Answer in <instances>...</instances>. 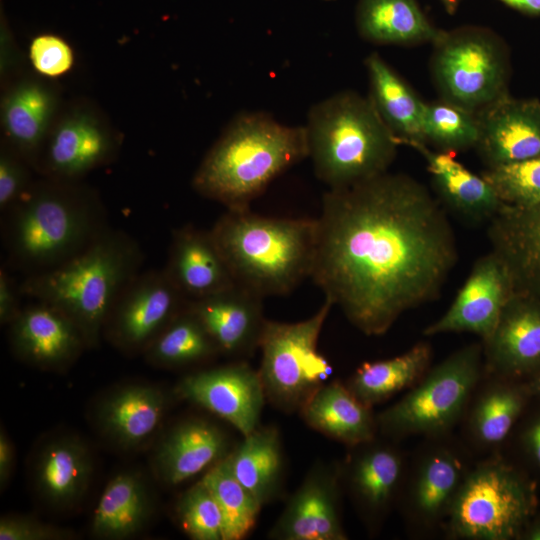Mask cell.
I'll return each instance as SVG.
<instances>
[{
  "instance_id": "cell-1",
  "label": "cell",
  "mask_w": 540,
  "mask_h": 540,
  "mask_svg": "<svg viewBox=\"0 0 540 540\" xmlns=\"http://www.w3.org/2000/svg\"><path fill=\"white\" fill-rule=\"evenodd\" d=\"M317 219L311 277L367 336L433 301L458 258L444 208L416 179L386 172L328 189Z\"/></svg>"
},
{
  "instance_id": "cell-2",
  "label": "cell",
  "mask_w": 540,
  "mask_h": 540,
  "mask_svg": "<svg viewBox=\"0 0 540 540\" xmlns=\"http://www.w3.org/2000/svg\"><path fill=\"white\" fill-rule=\"evenodd\" d=\"M1 214L6 265L25 276L64 263L109 227L99 193L82 180L40 176Z\"/></svg>"
},
{
  "instance_id": "cell-3",
  "label": "cell",
  "mask_w": 540,
  "mask_h": 540,
  "mask_svg": "<svg viewBox=\"0 0 540 540\" xmlns=\"http://www.w3.org/2000/svg\"><path fill=\"white\" fill-rule=\"evenodd\" d=\"M308 158L305 127L260 112L236 116L204 156L193 189L227 210H245L287 169Z\"/></svg>"
},
{
  "instance_id": "cell-4",
  "label": "cell",
  "mask_w": 540,
  "mask_h": 540,
  "mask_svg": "<svg viewBox=\"0 0 540 540\" xmlns=\"http://www.w3.org/2000/svg\"><path fill=\"white\" fill-rule=\"evenodd\" d=\"M143 251L122 230L108 227L64 263L20 282L23 296L66 313L88 348L99 343L107 317L120 293L141 272Z\"/></svg>"
},
{
  "instance_id": "cell-5",
  "label": "cell",
  "mask_w": 540,
  "mask_h": 540,
  "mask_svg": "<svg viewBox=\"0 0 540 540\" xmlns=\"http://www.w3.org/2000/svg\"><path fill=\"white\" fill-rule=\"evenodd\" d=\"M235 283L258 296H282L311 277L317 219L227 210L210 230Z\"/></svg>"
},
{
  "instance_id": "cell-6",
  "label": "cell",
  "mask_w": 540,
  "mask_h": 540,
  "mask_svg": "<svg viewBox=\"0 0 540 540\" xmlns=\"http://www.w3.org/2000/svg\"><path fill=\"white\" fill-rule=\"evenodd\" d=\"M308 158L328 189L388 172L399 145L369 97L341 91L314 104L304 125Z\"/></svg>"
},
{
  "instance_id": "cell-7",
  "label": "cell",
  "mask_w": 540,
  "mask_h": 540,
  "mask_svg": "<svg viewBox=\"0 0 540 540\" xmlns=\"http://www.w3.org/2000/svg\"><path fill=\"white\" fill-rule=\"evenodd\" d=\"M536 509L535 483L501 452L495 453L472 464L443 535L452 540L519 539Z\"/></svg>"
},
{
  "instance_id": "cell-8",
  "label": "cell",
  "mask_w": 540,
  "mask_h": 540,
  "mask_svg": "<svg viewBox=\"0 0 540 540\" xmlns=\"http://www.w3.org/2000/svg\"><path fill=\"white\" fill-rule=\"evenodd\" d=\"M483 344L452 352L428 371L395 403L376 414L380 436L400 441L451 434L465 414L481 380Z\"/></svg>"
},
{
  "instance_id": "cell-9",
  "label": "cell",
  "mask_w": 540,
  "mask_h": 540,
  "mask_svg": "<svg viewBox=\"0 0 540 540\" xmlns=\"http://www.w3.org/2000/svg\"><path fill=\"white\" fill-rule=\"evenodd\" d=\"M333 306L325 297L316 313L305 320L284 323L266 319L259 342L258 373L266 401L276 409L299 412L331 375L330 363L318 351V339Z\"/></svg>"
},
{
  "instance_id": "cell-10",
  "label": "cell",
  "mask_w": 540,
  "mask_h": 540,
  "mask_svg": "<svg viewBox=\"0 0 540 540\" xmlns=\"http://www.w3.org/2000/svg\"><path fill=\"white\" fill-rule=\"evenodd\" d=\"M474 455L452 433L427 437L408 455L396 508L414 538L443 534Z\"/></svg>"
},
{
  "instance_id": "cell-11",
  "label": "cell",
  "mask_w": 540,
  "mask_h": 540,
  "mask_svg": "<svg viewBox=\"0 0 540 540\" xmlns=\"http://www.w3.org/2000/svg\"><path fill=\"white\" fill-rule=\"evenodd\" d=\"M434 45L432 75L444 101L477 113L508 94V54L489 29L444 31Z\"/></svg>"
},
{
  "instance_id": "cell-12",
  "label": "cell",
  "mask_w": 540,
  "mask_h": 540,
  "mask_svg": "<svg viewBox=\"0 0 540 540\" xmlns=\"http://www.w3.org/2000/svg\"><path fill=\"white\" fill-rule=\"evenodd\" d=\"M122 144L121 134L91 101L63 105L36 165L41 177L81 181L88 173L110 164Z\"/></svg>"
},
{
  "instance_id": "cell-13",
  "label": "cell",
  "mask_w": 540,
  "mask_h": 540,
  "mask_svg": "<svg viewBox=\"0 0 540 540\" xmlns=\"http://www.w3.org/2000/svg\"><path fill=\"white\" fill-rule=\"evenodd\" d=\"M407 459L398 441L377 436L349 447L339 464L343 490L371 534L380 531L397 506Z\"/></svg>"
},
{
  "instance_id": "cell-14",
  "label": "cell",
  "mask_w": 540,
  "mask_h": 540,
  "mask_svg": "<svg viewBox=\"0 0 540 540\" xmlns=\"http://www.w3.org/2000/svg\"><path fill=\"white\" fill-rule=\"evenodd\" d=\"M187 302L164 269L139 272L116 299L103 332L126 352L145 351Z\"/></svg>"
},
{
  "instance_id": "cell-15",
  "label": "cell",
  "mask_w": 540,
  "mask_h": 540,
  "mask_svg": "<svg viewBox=\"0 0 540 540\" xmlns=\"http://www.w3.org/2000/svg\"><path fill=\"white\" fill-rule=\"evenodd\" d=\"M176 393L223 419L243 436L260 425L267 402L258 370L244 360L189 374L180 380Z\"/></svg>"
},
{
  "instance_id": "cell-16",
  "label": "cell",
  "mask_w": 540,
  "mask_h": 540,
  "mask_svg": "<svg viewBox=\"0 0 540 540\" xmlns=\"http://www.w3.org/2000/svg\"><path fill=\"white\" fill-rule=\"evenodd\" d=\"M339 464L316 463L268 532L274 540H347Z\"/></svg>"
},
{
  "instance_id": "cell-17",
  "label": "cell",
  "mask_w": 540,
  "mask_h": 540,
  "mask_svg": "<svg viewBox=\"0 0 540 540\" xmlns=\"http://www.w3.org/2000/svg\"><path fill=\"white\" fill-rule=\"evenodd\" d=\"M63 105L59 86L40 74L23 73L2 88V140L34 171Z\"/></svg>"
},
{
  "instance_id": "cell-18",
  "label": "cell",
  "mask_w": 540,
  "mask_h": 540,
  "mask_svg": "<svg viewBox=\"0 0 540 540\" xmlns=\"http://www.w3.org/2000/svg\"><path fill=\"white\" fill-rule=\"evenodd\" d=\"M482 344L486 375L521 381L540 371V297L513 291Z\"/></svg>"
},
{
  "instance_id": "cell-19",
  "label": "cell",
  "mask_w": 540,
  "mask_h": 540,
  "mask_svg": "<svg viewBox=\"0 0 540 540\" xmlns=\"http://www.w3.org/2000/svg\"><path fill=\"white\" fill-rule=\"evenodd\" d=\"M513 283L503 261L492 251L474 263L448 310L424 330L425 336L468 332L486 340L512 295Z\"/></svg>"
},
{
  "instance_id": "cell-20",
  "label": "cell",
  "mask_w": 540,
  "mask_h": 540,
  "mask_svg": "<svg viewBox=\"0 0 540 540\" xmlns=\"http://www.w3.org/2000/svg\"><path fill=\"white\" fill-rule=\"evenodd\" d=\"M529 397L525 383L483 373L460 423L461 440L473 455L501 452Z\"/></svg>"
},
{
  "instance_id": "cell-21",
  "label": "cell",
  "mask_w": 540,
  "mask_h": 540,
  "mask_svg": "<svg viewBox=\"0 0 540 540\" xmlns=\"http://www.w3.org/2000/svg\"><path fill=\"white\" fill-rule=\"evenodd\" d=\"M476 144L489 168L540 156V102L508 94L476 113Z\"/></svg>"
},
{
  "instance_id": "cell-22",
  "label": "cell",
  "mask_w": 540,
  "mask_h": 540,
  "mask_svg": "<svg viewBox=\"0 0 540 540\" xmlns=\"http://www.w3.org/2000/svg\"><path fill=\"white\" fill-rule=\"evenodd\" d=\"M9 326L14 353L41 368H64L88 347L75 322L46 302L34 300L23 307Z\"/></svg>"
},
{
  "instance_id": "cell-23",
  "label": "cell",
  "mask_w": 540,
  "mask_h": 540,
  "mask_svg": "<svg viewBox=\"0 0 540 540\" xmlns=\"http://www.w3.org/2000/svg\"><path fill=\"white\" fill-rule=\"evenodd\" d=\"M263 298L234 285L215 294L188 300L187 307L202 323L219 353L249 357L259 349L265 317Z\"/></svg>"
},
{
  "instance_id": "cell-24",
  "label": "cell",
  "mask_w": 540,
  "mask_h": 540,
  "mask_svg": "<svg viewBox=\"0 0 540 540\" xmlns=\"http://www.w3.org/2000/svg\"><path fill=\"white\" fill-rule=\"evenodd\" d=\"M488 223L491 251L505 264L514 291L540 297V204H502Z\"/></svg>"
},
{
  "instance_id": "cell-25",
  "label": "cell",
  "mask_w": 540,
  "mask_h": 540,
  "mask_svg": "<svg viewBox=\"0 0 540 540\" xmlns=\"http://www.w3.org/2000/svg\"><path fill=\"white\" fill-rule=\"evenodd\" d=\"M163 269L187 300L200 299L236 285L210 230L189 224L173 230Z\"/></svg>"
},
{
  "instance_id": "cell-26",
  "label": "cell",
  "mask_w": 540,
  "mask_h": 540,
  "mask_svg": "<svg viewBox=\"0 0 540 540\" xmlns=\"http://www.w3.org/2000/svg\"><path fill=\"white\" fill-rule=\"evenodd\" d=\"M232 449L226 433L203 418H189L175 425L155 454L158 476L169 485L193 478L224 459Z\"/></svg>"
},
{
  "instance_id": "cell-27",
  "label": "cell",
  "mask_w": 540,
  "mask_h": 540,
  "mask_svg": "<svg viewBox=\"0 0 540 540\" xmlns=\"http://www.w3.org/2000/svg\"><path fill=\"white\" fill-rule=\"evenodd\" d=\"M426 161L441 201L472 223L489 222L502 206L491 184L455 159V153L430 150L425 143L411 145Z\"/></svg>"
},
{
  "instance_id": "cell-28",
  "label": "cell",
  "mask_w": 540,
  "mask_h": 540,
  "mask_svg": "<svg viewBox=\"0 0 540 540\" xmlns=\"http://www.w3.org/2000/svg\"><path fill=\"white\" fill-rule=\"evenodd\" d=\"M303 421L313 430L348 448L378 436V424L372 408L361 402L340 381L319 388L299 410Z\"/></svg>"
},
{
  "instance_id": "cell-29",
  "label": "cell",
  "mask_w": 540,
  "mask_h": 540,
  "mask_svg": "<svg viewBox=\"0 0 540 540\" xmlns=\"http://www.w3.org/2000/svg\"><path fill=\"white\" fill-rule=\"evenodd\" d=\"M167 409V397L150 385H127L109 393L98 408L102 431L123 447L147 441L160 426Z\"/></svg>"
},
{
  "instance_id": "cell-30",
  "label": "cell",
  "mask_w": 540,
  "mask_h": 540,
  "mask_svg": "<svg viewBox=\"0 0 540 540\" xmlns=\"http://www.w3.org/2000/svg\"><path fill=\"white\" fill-rule=\"evenodd\" d=\"M236 479L263 507L279 499L285 484L282 439L274 425H259L227 456Z\"/></svg>"
},
{
  "instance_id": "cell-31",
  "label": "cell",
  "mask_w": 540,
  "mask_h": 540,
  "mask_svg": "<svg viewBox=\"0 0 540 540\" xmlns=\"http://www.w3.org/2000/svg\"><path fill=\"white\" fill-rule=\"evenodd\" d=\"M355 22L359 35L378 45L434 44L444 33L417 0H358Z\"/></svg>"
},
{
  "instance_id": "cell-32",
  "label": "cell",
  "mask_w": 540,
  "mask_h": 540,
  "mask_svg": "<svg viewBox=\"0 0 540 540\" xmlns=\"http://www.w3.org/2000/svg\"><path fill=\"white\" fill-rule=\"evenodd\" d=\"M369 99L399 144L425 143L422 133L424 102L377 53L365 59ZM426 144V143H425Z\"/></svg>"
},
{
  "instance_id": "cell-33",
  "label": "cell",
  "mask_w": 540,
  "mask_h": 540,
  "mask_svg": "<svg viewBox=\"0 0 540 540\" xmlns=\"http://www.w3.org/2000/svg\"><path fill=\"white\" fill-rule=\"evenodd\" d=\"M92 472L87 447L75 437H60L40 451L35 483L40 495L53 506L68 507L85 493Z\"/></svg>"
},
{
  "instance_id": "cell-34",
  "label": "cell",
  "mask_w": 540,
  "mask_h": 540,
  "mask_svg": "<svg viewBox=\"0 0 540 540\" xmlns=\"http://www.w3.org/2000/svg\"><path fill=\"white\" fill-rule=\"evenodd\" d=\"M432 356L430 343L420 341L395 357L363 362L345 385L373 408L418 382L430 368Z\"/></svg>"
},
{
  "instance_id": "cell-35",
  "label": "cell",
  "mask_w": 540,
  "mask_h": 540,
  "mask_svg": "<svg viewBox=\"0 0 540 540\" xmlns=\"http://www.w3.org/2000/svg\"><path fill=\"white\" fill-rule=\"evenodd\" d=\"M151 512L142 479L131 472L117 474L106 485L94 510L92 531L106 539L125 538L138 532Z\"/></svg>"
},
{
  "instance_id": "cell-36",
  "label": "cell",
  "mask_w": 540,
  "mask_h": 540,
  "mask_svg": "<svg viewBox=\"0 0 540 540\" xmlns=\"http://www.w3.org/2000/svg\"><path fill=\"white\" fill-rule=\"evenodd\" d=\"M144 352L150 362L166 367L194 365L220 354L202 323L187 305Z\"/></svg>"
},
{
  "instance_id": "cell-37",
  "label": "cell",
  "mask_w": 540,
  "mask_h": 540,
  "mask_svg": "<svg viewBox=\"0 0 540 540\" xmlns=\"http://www.w3.org/2000/svg\"><path fill=\"white\" fill-rule=\"evenodd\" d=\"M227 456L208 469L201 480L220 508L223 540H242L256 526L262 506L236 479Z\"/></svg>"
},
{
  "instance_id": "cell-38",
  "label": "cell",
  "mask_w": 540,
  "mask_h": 540,
  "mask_svg": "<svg viewBox=\"0 0 540 540\" xmlns=\"http://www.w3.org/2000/svg\"><path fill=\"white\" fill-rule=\"evenodd\" d=\"M422 133L441 151L456 153L476 147L479 124L476 113L447 101L423 104Z\"/></svg>"
},
{
  "instance_id": "cell-39",
  "label": "cell",
  "mask_w": 540,
  "mask_h": 540,
  "mask_svg": "<svg viewBox=\"0 0 540 540\" xmlns=\"http://www.w3.org/2000/svg\"><path fill=\"white\" fill-rule=\"evenodd\" d=\"M176 514L181 528L191 539L223 540L220 508L202 480L181 495Z\"/></svg>"
},
{
  "instance_id": "cell-40",
  "label": "cell",
  "mask_w": 540,
  "mask_h": 540,
  "mask_svg": "<svg viewBox=\"0 0 540 540\" xmlns=\"http://www.w3.org/2000/svg\"><path fill=\"white\" fill-rule=\"evenodd\" d=\"M482 176L491 184L503 204H540V156L489 168Z\"/></svg>"
},
{
  "instance_id": "cell-41",
  "label": "cell",
  "mask_w": 540,
  "mask_h": 540,
  "mask_svg": "<svg viewBox=\"0 0 540 540\" xmlns=\"http://www.w3.org/2000/svg\"><path fill=\"white\" fill-rule=\"evenodd\" d=\"M36 173L11 146L0 144V211L11 207L34 182Z\"/></svg>"
},
{
  "instance_id": "cell-42",
  "label": "cell",
  "mask_w": 540,
  "mask_h": 540,
  "mask_svg": "<svg viewBox=\"0 0 540 540\" xmlns=\"http://www.w3.org/2000/svg\"><path fill=\"white\" fill-rule=\"evenodd\" d=\"M29 59L37 74L52 78L66 73L72 67L74 55L69 44L61 37L42 34L32 40Z\"/></svg>"
},
{
  "instance_id": "cell-43",
  "label": "cell",
  "mask_w": 540,
  "mask_h": 540,
  "mask_svg": "<svg viewBox=\"0 0 540 540\" xmlns=\"http://www.w3.org/2000/svg\"><path fill=\"white\" fill-rule=\"evenodd\" d=\"M69 531L23 516H5L0 521V540L69 539Z\"/></svg>"
},
{
  "instance_id": "cell-44",
  "label": "cell",
  "mask_w": 540,
  "mask_h": 540,
  "mask_svg": "<svg viewBox=\"0 0 540 540\" xmlns=\"http://www.w3.org/2000/svg\"><path fill=\"white\" fill-rule=\"evenodd\" d=\"M24 57L4 19L0 28V78L2 88L22 75Z\"/></svg>"
},
{
  "instance_id": "cell-45",
  "label": "cell",
  "mask_w": 540,
  "mask_h": 540,
  "mask_svg": "<svg viewBox=\"0 0 540 540\" xmlns=\"http://www.w3.org/2000/svg\"><path fill=\"white\" fill-rule=\"evenodd\" d=\"M5 264L0 268V322L10 324L21 312V296H23L20 283L10 274Z\"/></svg>"
},
{
  "instance_id": "cell-46",
  "label": "cell",
  "mask_w": 540,
  "mask_h": 540,
  "mask_svg": "<svg viewBox=\"0 0 540 540\" xmlns=\"http://www.w3.org/2000/svg\"><path fill=\"white\" fill-rule=\"evenodd\" d=\"M519 441L526 457L540 469V412L525 424Z\"/></svg>"
},
{
  "instance_id": "cell-47",
  "label": "cell",
  "mask_w": 540,
  "mask_h": 540,
  "mask_svg": "<svg viewBox=\"0 0 540 540\" xmlns=\"http://www.w3.org/2000/svg\"><path fill=\"white\" fill-rule=\"evenodd\" d=\"M14 464V448L7 435L0 433V483L3 488L9 477Z\"/></svg>"
},
{
  "instance_id": "cell-48",
  "label": "cell",
  "mask_w": 540,
  "mask_h": 540,
  "mask_svg": "<svg viewBox=\"0 0 540 540\" xmlns=\"http://www.w3.org/2000/svg\"><path fill=\"white\" fill-rule=\"evenodd\" d=\"M521 13L540 17V0H499Z\"/></svg>"
},
{
  "instance_id": "cell-49",
  "label": "cell",
  "mask_w": 540,
  "mask_h": 540,
  "mask_svg": "<svg viewBox=\"0 0 540 540\" xmlns=\"http://www.w3.org/2000/svg\"><path fill=\"white\" fill-rule=\"evenodd\" d=\"M519 539L540 540V516L536 517L534 514L531 517L522 530Z\"/></svg>"
},
{
  "instance_id": "cell-50",
  "label": "cell",
  "mask_w": 540,
  "mask_h": 540,
  "mask_svg": "<svg viewBox=\"0 0 540 540\" xmlns=\"http://www.w3.org/2000/svg\"><path fill=\"white\" fill-rule=\"evenodd\" d=\"M525 384L532 397L540 398V371L530 377Z\"/></svg>"
},
{
  "instance_id": "cell-51",
  "label": "cell",
  "mask_w": 540,
  "mask_h": 540,
  "mask_svg": "<svg viewBox=\"0 0 540 540\" xmlns=\"http://www.w3.org/2000/svg\"><path fill=\"white\" fill-rule=\"evenodd\" d=\"M446 12L449 14H454L461 2V0H439Z\"/></svg>"
}]
</instances>
